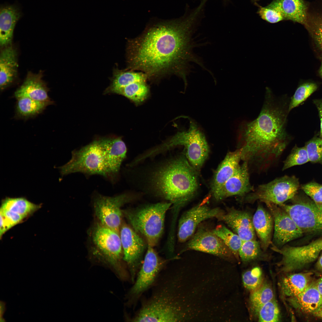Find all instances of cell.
Masks as SVG:
<instances>
[{
	"label": "cell",
	"instance_id": "cell-8",
	"mask_svg": "<svg viewBox=\"0 0 322 322\" xmlns=\"http://www.w3.org/2000/svg\"><path fill=\"white\" fill-rule=\"evenodd\" d=\"M152 247L148 245L146 254L134 282L126 295V304L134 308L143 294L151 289L160 272L169 261L161 258Z\"/></svg>",
	"mask_w": 322,
	"mask_h": 322
},
{
	"label": "cell",
	"instance_id": "cell-37",
	"mask_svg": "<svg viewBox=\"0 0 322 322\" xmlns=\"http://www.w3.org/2000/svg\"><path fill=\"white\" fill-rule=\"evenodd\" d=\"M258 321L278 322L280 312L276 301L274 298L262 306L258 310Z\"/></svg>",
	"mask_w": 322,
	"mask_h": 322
},
{
	"label": "cell",
	"instance_id": "cell-14",
	"mask_svg": "<svg viewBox=\"0 0 322 322\" xmlns=\"http://www.w3.org/2000/svg\"><path fill=\"white\" fill-rule=\"evenodd\" d=\"M225 212L219 208H212L201 203L185 212L179 219L177 233L178 241L185 242L195 232L200 223L208 219L216 218Z\"/></svg>",
	"mask_w": 322,
	"mask_h": 322
},
{
	"label": "cell",
	"instance_id": "cell-7",
	"mask_svg": "<svg viewBox=\"0 0 322 322\" xmlns=\"http://www.w3.org/2000/svg\"><path fill=\"white\" fill-rule=\"evenodd\" d=\"M179 145L184 147L186 157L198 172L207 158L210 149L204 135L192 121L188 130L178 132L168 141L147 151L146 156L150 157Z\"/></svg>",
	"mask_w": 322,
	"mask_h": 322
},
{
	"label": "cell",
	"instance_id": "cell-18",
	"mask_svg": "<svg viewBox=\"0 0 322 322\" xmlns=\"http://www.w3.org/2000/svg\"><path fill=\"white\" fill-rule=\"evenodd\" d=\"M252 217L245 211L231 208L216 218L224 222L244 241L256 239Z\"/></svg>",
	"mask_w": 322,
	"mask_h": 322
},
{
	"label": "cell",
	"instance_id": "cell-15",
	"mask_svg": "<svg viewBox=\"0 0 322 322\" xmlns=\"http://www.w3.org/2000/svg\"><path fill=\"white\" fill-rule=\"evenodd\" d=\"M274 221L272 245L281 248L288 242L302 236L303 233L288 214L279 206L265 203Z\"/></svg>",
	"mask_w": 322,
	"mask_h": 322
},
{
	"label": "cell",
	"instance_id": "cell-13",
	"mask_svg": "<svg viewBox=\"0 0 322 322\" xmlns=\"http://www.w3.org/2000/svg\"><path fill=\"white\" fill-rule=\"evenodd\" d=\"M271 248L282 255L280 263L284 270H294L303 268L318 258L322 251V237L305 245H284L280 248L273 246Z\"/></svg>",
	"mask_w": 322,
	"mask_h": 322
},
{
	"label": "cell",
	"instance_id": "cell-50",
	"mask_svg": "<svg viewBox=\"0 0 322 322\" xmlns=\"http://www.w3.org/2000/svg\"><path fill=\"white\" fill-rule=\"evenodd\" d=\"M251 0L252 1H258L259 0Z\"/></svg>",
	"mask_w": 322,
	"mask_h": 322
},
{
	"label": "cell",
	"instance_id": "cell-40",
	"mask_svg": "<svg viewBox=\"0 0 322 322\" xmlns=\"http://www.w3.org/2000/svg\"><path fill=\"white\" fill-rule=\"evenodd\" d=\"M305 146L309 161L322 163V137H313L306 143Z\"/></svg>",
	"mask_w": 322,
	"mask_h": 322
},
{
	"label": "cell",
	"instance_id": "cell-26",
	"mask_svg": "<svg viewBox=\"0 0 322 322\" xmlns=\"http://www.w3.org/2000/svg\"><path fill=\"white\" fill-rule=\"evenodd\" d=\"M147 75L142 72L126 69H119L117 68L114 69L113 75L110 85L106 89V93H114L117 90L134 82L147 80Z\"/></svg>",
	"mask_w": 322,
	"mask_h": 322
},
{
	"label": "cell",
	"instance_id": "cell-46",
	"mask_svg": "<svg viewBox=\"0 0 322 322\" xmlns=\"http://www.w3.org/2000/svg\"><path fill=\"white\" fill-rule=\"evenodd\" d=\"M312 315L322 320V305Z\"/></svg>",
	"mask_w": 322,
	"mask_h": 322
},
{
	"label": "cell",
	"instance_id": "cell-16",
	"mask_svg": "<svg viewBox=\"0 0 322 322\" xmlns=\"http://www.w3.org/2000/svg\"><path fill=\"white\" fill-rule=\"evenodd\" d=\"M229 259L233 256L229 248L212 230L199 227L185 248Z\"/></svg>",
	"mask_w": 322,
	"mask_h": 322
},
{
	"label": "cell",
	"instance_id": "cell-11",
	"mask_svg": "<svg viewBox=\"0 0 322 322\" xmlns=\"http://www.w3.org/2000/svg\"><path fill=\"white\" fill-rule=\"evenodd\" d=\"M290 216L303 234L322 235V211L313 201L299 200L279 205Z\"/></svg>",
	"mask_w": 322,
	"mask_h": 322
},
{
	"label": "cell",
	"instance_id": "cell-20",
	"mask_svg": "<svg viewBox=\"0 0 322 322\" xmlns=\"http://www.w3.org/2000/svg\"><path fill=\"white\" fill-rule=\"evenodd\" d=\"M41 74H29L22 85L15 92L17 98L28 97L33 100L52 103L48 95V89L42 79Z\"/></svg>",
	"mask_w": 322,
	"mask_h": 322
},
{
	"label": "cell",
	"instance_id": "cell-49",
	"mask_svg": "<svg viewBox=\"0 0 322 322\" xmlns=\"http://www.w3.org/2000/svg\"><path fill=\"white\" fill-rule=\"evenodd\" d=\"M318 208L321 211H322V205Z\"/></svg>",
	"mask_w": 322,
	"mask_h": 322
},
{
	"label": "cell",
	"instance_id": "cell-38",
	"mask_svg": "<svg viewBox=\"0 0 322 322\" xmlns=\"http://www.w3.org/2000/svg\"><path fill=\"white\" fill-rule=\"evenodd\" d=\"M305 146L299 147L295 146L284 162L282 170L292 166L301 165L309 162Z\"/></svg>",
	"mask_w": 322,
	"mask_h": 322
},
{
	"label": "cell",
	"instance_id": "cell-2",
	"mask_svg": "<svg viewBox=\"0 0 322 322\" xmlns=\"http://www.w3.org/2000/svg\"><path fill=\"white\" fill-rule=\"evenodd\" d=\"M289 102L284 96L276 97L267 88L258 117L239 126L241 160L249 167L253 165L260 170L267 168L286 147L289 140L286 129Z\"/></svg>",
	"mask_w": 322,
	"mask_h": 322
},
{
	"label": "cell",
	"instance_id": "cell-25",
	"mask_svg": "<svg viewBox=\"0 0 322 322\" xmlns=\"http://www.w3.org/2000/svg\"><path fill=\"white\" fill-rule=\"evenodd\" d=\"M312 274L310 272L295 273L284 277L281 284L284 294L291 298L301 293L312 282Z\"/></svg>",
	"mask_w": 322,
	"mask_h": 322
},
{
	"label": "cell",
	"instance_id": "cell-24",
	"mask_svg": "<svg viewBox=\"0 0 322 322\" xmlns=\"http://www.w3.org/2000/svg\"><path fill=\"white\" fill-rule=\"evenodd\" d=\"M289 301L294 307L312 314L322 305V296L312 282L301 293L290 298Z\"/></svg>",
	"mask_w": 322,
	"mask_h": 322
},
{
	"label": "cell",
	"instance_id": "cell-4",
	"mask_svg": "<svg viewBox=\"0 0 322 322\" xmlns=\"http://www.w3.org/2000/svg\"><path fill=\"white\" fill-rule=\"evenodd\" d=\"M197 174L185 156L180 155L154 171L150 181L157 194L171 203L176 211L195 195L198 187Z\"/></svg>",
	"mask_w": 322,
	"mask_h": 322
},
{
	"label": "cell",
	"instance_id": "cell-39",
	"mask_svg": "<svg viewBox=\"0 0 322 322\" xmlns=\"http://www.w3.org/2000/svg\"><path fill=\"white\" fill-rule=\"evenodd\" d=\"M262 280V272L259 267H255L244 272L242 275L244 287L252 291L257 289L261 285Z\"/></svg>",
	"mask_w": 322,
	"mask_h": 322
},
{
	"label": "cell",
	"instance_id": "cell-48",
	"mask_svg": "<svg viewBox=\"0 0 322 322\" xmlns=\"http://www.w3.org/2000/svg\"><path fill=\"white\" fill-rule=\"evenodd\" d=\"M0 321L1 322H5V321H6L5 319L3 318V316H0Z\"/></svg>",
	"mask_w": 322,
	"mask_h": 322
},
{
	"label": "cell",
	"instance_id": "cell-32",
	"mask_svg": "<svg viewBox=\"0 0 322 322\" xmlns=\"http://www.w3.org/2000/svg\"><path fill=\"white\" fill-rule=\"evenodd\" d=\"M213 232L219 237L231 251L237 259L242 241L237 234L223 225L217 226Z\"/></svg>",
	"mask_w": 322,
	"mask_h": 322
},
{
	"label": "cell",
	"instance_id": "cell-30",
	"mask_svg": "<svg viewBox=\"0 0 322 322\" xmlns=\"http://www.w3.org/2000/svg\"><path fill=\"white\" fill-rule=\"evenodd\" d=\"M40 207L24 197H7L2 201L1 208L20 215L24 218L31 214Z\"/></svg>",
	"mask_w": 322,
	"mask_h": 322
},
{
	"label": "cell",
	"instance_id": "cell-43",
	"mask_svg": "<svg viewBox=\"0 0 322 322\" xmlns=\"http://www.w3.org/2000/svg\"><path fill=\"white\" fill-rule=\"evenodd\" d=\"M315 266L317 270L322 273V251L318 258Z\"/></svg>",
	"mask_w": 322,
	"mask_h": 322
},
{
	"label": "cell",
	"instance_id": "cell-35",
	"mask_svg": "<svg viewBox=\"0 0 322 322\" xmlns=\"http://www.w3.org/2000/svg\"><path fill=\"white\" fill-rule=\"evenodd\" d=\"M258 13L262 19L270 23H276L285 20L281 0H274L267 6L261 7Z\"/></svg>",
	"mask_w": 322,
	"mask_h": 322
},
{
	"label": "cell",
	"instance_id": "cell-17",
	"mask_svg": "<svg viewBox=\"0 0 322 322\" xmlns=\"http://www.w3.org/2000/svg\"><path fill=\"white\" fill-rule=\"evenodd\" d=\"M254 190L250 182L248 164L244 162L233 175L212 194L215 200L219 201L233 196H244Z\"/></svg>",
	"mask_w": 322,
	"mask_h": 322
},
{
	"label": "cell",
	"instance_id": "cell-5",
	"mask_svg": "<svg viewBox=\"0 0 322 322\" xmlns=\"http://www.w3.org/2000/svg\"><path fill=\"white\" fill-rule=\"evenodd\" d=\"M90 239L93 256L112 267L122 280L130 281L127 266L123 262V252L120 232L98 222L91 229Z\"/></svg>",
	"mask_w": 322,
	"mask_h": 322
},
{
	"label": "cell",
	"instance_id": "cell-42",
	"mask_svg": "<svg viewBox=\"0 0 322 322\" xmlns=\"http://www.w3.org/2000/svg\"><path fill=\"white\" fill-rule=\"evenodd\" d=\"M313 103L317 108L320 120V137L322 138V98L320 99H315L313 100Z\"/></svg>",
	"mask_w": 322,
	"mask_h": 322
},
{
	"label": "cell",
	"instance_id": "cell-10",
	"mask_svg": "<svg viewBox=\"0 0 322 322\" xmlns=\"http://www.w3.org/2000/svg\"><path fill=\"white\" fill-rule=\"evenodd\" d=\"M132 198L126 193L113 196L97 194L93 199V206L98 222L120 232L123 215L121 207L129 202Z\"/></svg>",
	"mask_w": 322,
	"mask_h": 322
},
{
	"label": "cell",
	"instance_id": "cell-34",
	"mask_svg": "<svg viewBox=\"0 0 322 322\" xmlns=\"http://www.w3.org/2000/svg\"><path fill=\"white\" fill-rule=\"evenodd\" d=\"M317 88V84L313 82H307L301 84L290 101L289 112L305 101L316 90Z\"/></svg>",
	"mask_w": 322,
	"mask_h": 322
},
{
	"label": "cell",
	"instance_id": "cell-45",
	"mask_svg": "<svg viewBox=\"0 0 322 322\" xmlns=\"http://www.w3.org/2000/svg\"><path fill=\"white\" fill-rule=\"evenodd\" d=\"M6 303L1 301L0 302V316H3L6 309Z\"/></svg>",
	"mask_w": 322,
	"mask_h": 322
},
{
	"label": "cell",
	"instance_id": "cell-6",
	"mask_svg": "<svg viewBox=\"0 0 322 322\" xmlns=\"http://www.w3.org/2000/svg\"><path fill=\"white\" fill-rule=\"evenodd\" d=\"M171 205L159 202L123 212L133 229L145 238L148 245L154 247L162 236L165 215Z\"/></svg>",
	"mask_w": 322,
	"mask_h": 322
},
{
	"label": "cell",
	"instance_id": "cell-19",
	"mask_svg": "<svg viewBox=\"0 0 322 322\" xmlns=\"http://www.w3.org/2000/svg\"><path fill=\"white\" fill-rule=\"evenodd\" d=\"M19 6L16 4H4L0 8V44L2 47L9 45L12 41L14 30L22 16Z\"/></svg>",
	"mask_w": 322,
	"mask_h": 322
},
{
	"label": "cell",
	"instance_id": "cell-9",
	"mask_svg": "<svg viewBox=\"0 0 322 322\" xmlns=\"http://www.w3.org/2000/svg\"><path fill=\"white\" fill-rule=\"evenodd\" d=\"M299 187L298 179L294 176L285 175L266 184L261 185L244 197L245 201L252 203L259 200L279 205L292 199Z\"/></svg>",
	"mask_w": 322,
	"mask_h": 322
},
{
	"label": "cell",
	"instance_id": "cell-31",
	"mask_svg": "<svg viewBox=\"0 0 322 322\" xmlns=\"http://www.w3.org/2000/svg\"><path fill=\"white\" fill-rule=\"evenodd\" d=\"M147 80L137 81L116 90L114 93L123 95L136 104L143 102L147 97L149 88Z\"/></svg>",
	"mask_w": 322,
	"mask_h": 322
},
{
	"label": "cell",
	"instance_id": "cell-44",
	"mask_svg": "<svg viewBox=\"0 0 322 322\" xmlns=\"http://www.w3.org/2000/svg\"><path fill=\"white\" fill-rule=\"evenodd\" d=\"M314 283L317 289L322 296V276L314 281Z\"/></svg>",
	"mask_w": 322,
	"mask_h": 322
},
{
	"label": "cell",
	"instance_id": "cell-29",
	"mask_svg": "<svg viewBox=\"0 0 322 322\" xmlns=\"http://www.w3.org/2000/svg\"><path fill=\"white\" fill-rule=\"evenodd\" d=\"M281 5L285 20L304 24L308 7L303 0H281Z\"/></svg>",
	"mask_w": 322,
	"mask_h": 322
},
{
	"label": "cell",
	"instance_id": "cell-28",
	"mask_svg": "<svg viewBox=\"0 0 322 322\" xmlns=\"http://www.w3.org/2000/svg\"><path fill=\"white\" fill-rule=\"evenodd\" d=\"M16 116L20 119H26L34 117L42 112L52 103L41 102L26 97L17 98Z\"/></svg>",
	"mask_w": 322,
	"mask_h": 322
},
{
	"label": "cell",
	"instance_id": "cell-36",
	"mask_svg": "<svg viewBox=\"0 0 322 322\" xmlns=\"http://www.w3.org/2000/svg\"><path fill=\"white\" fill-rule=\"evenodd\" d=\"M260 242L256 239L242 241L239 252V258L244 262L253 260L261 254Z\"/></svg>",
	"mask_w": 322,
	"mask_h": 322
},
{
	"label": "cell",
	"instance_id": "cell-33",
	"mask_svg": "<svg viewBox=\"0 0 322 322\" xmlns=\"http://www.w3.org/2000/svg\"><path fill=\"white\" fill-rule=\"evenodd\" d=\"M274 298L273 290L270 285H261L251 294L250 301L252 308L256 313L262 306Z\"/></svg>",
	"mask_w": 322,
	"mask_h": 322
},
{
	"label": "cell",
	"instance_id": "cell-27",
	"mask_svg": "<svg viewBox=\"0 0 322 322\" xmlns=\"http://www.w3.org/2000/svg\"><path fill=\"white\" fill-rule=\"evenodd\" d=\"M313 10L307 9L304 24L317 47L322 51V1Z\"/></svg>",
	"mask_w": 322,
	"mask_h": 322
},
{
	"label": "cell",
	"instance_id": "cell-21",
	"mask_svg": "<svg viewBox=\"0 0 322 322\" xmlns=\"http://www.w3.org/2000/svg\"><path fill=\"white\" fill-rule=\"evenodd\" d=\"M253 223L260 240L261 247L266 250L271 244L273 219L271 214L261 205H259L252 217Z\"/></svg>",
	"mask_w": 322,
	"mask_h": 322
},
{
	"label": "cell",
	"instance_id": "cell-3",
	"mask_svg": "<svg viewBox=\"0 0 322 322\" xmlns=\"http://www.w3.org/2000/svg\"><path fill=\"white\" fill-rule=\"evenodd\" d=\"M127 148L120 137L96 140L72 153L70 160L60 167L63 176L75 173L99 175L111 181L118 175L126 157Z\"/></svg>",
	"mask_w": 322,
	"mask_h": 322
},
{
	"label": "cell",
	"instance_id": "cell-22",
	"mask_svg": "<svg viewBox=\"0 0 322 322\" xmlns=\"http://www.w3.org/2000/svg\"><path fill=\"white\" fill-rule=\"evenodd\" d=\"M1 51L0 56V88L1 91L9 86L14 81L17 72V52L11 46Z\"/></svg>",
	"mask_w": 322,
	"mask_h": 322
},
{
	"label": "cell",
	"instance_id": "cell-1",
	"mask_svg": "<svg viewBox=\"0 0 322 322\" xmlns=\"http://www.w3.org/2000/svg\"><path fill=\"white\" fill-rule=\"evenodd\" d=\"M203 10L199 4L179 18L150 22L140 35L128 41L126 69L143 72L150 80L174 75L186 86L191 62L205 69L193 52L192 38Z\"/></svg>",
	"mask_w": 322,
	"mask_h": 322
},
{
	"label": "cell",
	"instance_id": "cell-41",
	"mask_svg": "<svg viewBox=\"0 0 322 322\" xmlns=\"http://www.w3.org/2000/svg\"><path fill=\"white\" fill-rule=\"evenodd\" d=\"M301 188L318 208L322 205V184L311 182L303 185Z\"/></svg>",
	"mask_w": 322,
	"mask_h": 322
},
{
	"label": "cell",
	"instance_id": "cell-23",
	"mask_svg": "<svg viewBox=\"0 0 322 322\" xmlns=\"http://www.w3.org/2000/svg\"><path fill=\"white\" fill-rule=\"evenodd\" d=\"M241 154L240 148L227 153L214 174L210 185L212 193L221 187L238 168Z\"/></svg>",
	"mask_w": 322,
	"mask_h": 322
},
{
	"label": "cell",
	"instance_id": "cell-12",
	"mask_svg": "<svg viewBox=\"0 0 322 322\" xmlns=\"http://www.w3.org/2000/svg\"><path fill=\"white\" fill-rule=\"evenodd\" d=\"M120 234L123 252V260L127 265L132 284L143 262L145 245L138 233L129 225L122 224Z\"/></svg>",
	"mask_w": 322,
	"mask_h": 322
},
{
	"label": "cell",
	"instance_id": "cell-47",
	"mask_svg": "<svg viewBox=\"0 0 322 322\" xmlns=\"http://www.w3.org/2000/svg\"><path fill=\"white\" fill-rule=\"evenodd\" d=\"M319 73L321 77L322 78V61L319 70Z\"/></svg>",
	"mask_w": 322,
	"mask_h": 322
}]
</instances>
